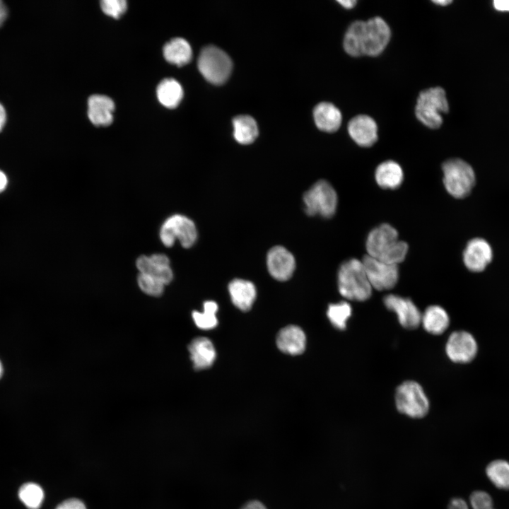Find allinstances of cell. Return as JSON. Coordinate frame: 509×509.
Segmentation results:
<instances>
[{
	"instance_id": "30bf717a",
	"label": "cell",
	"mask_w": 509,
	"mask_h": 509,
	"mask_svg": "<svg viewBox=\"0 0 509 509\" xmlns=\"http://www.w3.org/2000/svg\"><path fill=\"white\" fill-rule=\"evenodd\" d=\"M391 37L389 25L380 16L364 21L363 30V54L377 56L386 47Z\"/></svg>"
},
{
	"instance_id": "5b68a950",
	"label": "cell",
	"mask_w": 509,
	"mask_h": 509,
	"mask_svg": "<svg viewBox=\"0 0 509 509\" xmlns=\"http://www.w3.org/2000/svg\"><path fill=\"white\" fill-rule=\"evenodd\" d=\"M197 62L202 76L215 85L225 83L230 76L233 67L229 56L215 46L204 47L199 54Z\"/></svg>"
},
{
	"instance_id": "d4e9b609",
	"label": "cell",
	"mask_w": 509,
	"mask_h": 509,
	"mask_svg": "<svg viewBox=\"0 0 509 509\" xmlns=\"http://www.w3.org/2000/svg\"><path fill=\"white\" fill-rule=\"evenodd\" d=\"M159 102L168 108H175L181 102L183 90L178 81L173 78L163 79L156 89Z\"/></svg>"
},
{
	"instance_id": "cb8c5ba5",
	"label": "cell",
	"mask_w": 509,
	"mask_h": 509,
	"mask_svg": "<svg viewBox=\"0 0 509 509\" xmlns=\"http://www.w3.org/2000/svg\"><path fill=\"white\" fill-rule=\"evenodd\" d=\"M163 55L168 62L181 66L191 61L192 50L187 40L177 37L165 45Z\"/></svg>"
},
{
	"instance_id": "8992f818",
	"label": "cell",
	"mask_w": 509,
	"mask_h": 509,
	"mask_svg": "<svg viewBox=\"0 0 509 509\" xmlns=\"http://www.w3.org/2000/svg\"><path fill=\"white\" fill-rule=\"evenodd\" d=\"M395 404L401 414L414 419L423 418L429 410V401L422 387L412 380L405 381L397 388Z\"/></svg>"
},
{
	"instance_id": "484cf974",
	"label": "cell",
	"mask_w": 509,
	"mask_h": 509,
	"mask_svg": "<svg viewBox=\"0 0 509 509\" xmlns=\"http://www.w3.org/2000/svg\"><path fill=\"white\" fill-rule=\"evenodd\" d=\"M234 137L241 144L252 143L258 135L255 120L249 115H239L234 118Z\"/></svg>"
},
{
	"instance_id": "7bdbcfd3",
	"label": "cell",
	"mask_w": 509,
	"mask_h": 509,
	"mask_svg": "<svg viewBox=\"0 0 509 509\" xmlns=\"http://www.w3.org/2000/svg\"><path fill=\"white\" fill-rule=\"evenodd\" d=\"M433 2H434L435 4H437L438 5L445 6V5L450 4L452 2V1H450V0H439V1H433Z\"/></svg>"
},
{
	"instance_id": "f546056e",
	"label": "cell",
	"mask_w": 509,
	"mask_h": 509,
	"mask_svg": "<svg viewBox=\"0 0 509 509\" xmlns=\"http://www.w3.org/2000/svg\"><path fill=\"white\" fill-rule=\"evenodd\" d=\"M351 314V306L346 301L329 305L327 312V317L332 324L339 330L346 329L347 320Z\"/></svg>"
},
{
	"instance_id": "74e56055",
	"label": "cell",
	"mask_w": 509,
	"mask_h": 509,
	"mask_svg": "<svg viewBox=\"0 0 509 509\" xmlns=\"http://www.w3.org/2000/svg\"><path fill=\"white\" fill-rule=\"evenodd\" d=\"M496 9L502 11H509V0H496L493 1Z\"/></svg>"
},
{
	"instance_id": "836d02e7",
	"label": "cell",
	"mask_w": 509,
	"mask_h": 509,
	"mask_svg": "<svg viewBox=\"0 0 509 509\" xmlns=\"http://www.w3.org/2000/svg\"><path fill=\"white\" fill-rule=\"evenodd\" d=\"M470 504L472 509H493L492 498L485 491L473 492L470 496Z\"/></svg>"
},
{
	"instance_id": "277c9868",
	"label": "cell",
	"mask_w": 509,
	"mask_h": 509,
	"mask_svg": "<svg viewBox=\"0 0 509 509\" xmlns=\"http://www.w3.org/2000/svg\"><path fill=\"white\" fill-rule=\"evenodd\" d=\"M443 183L447 192L458 199L467 197L475 183L472 168L460 158L450 159L442 166Z\"/></svg>"
},
{
	"instance_id": "3957f363",
	"label": "cell",
	"mask_w": 509,
	"mask_h": 509,
	"mask_svg": "<svg viewBox=\"0 0 509 509\" xmlns=\"http://www.w3.org/2000/svg\"><path fill=\"white\" fill-rule=\"evenodd\" d=\"M448 110V102L443 88L432 87L419 93L415 114L417 119L426 127L431 129L440 127L443 123L441 113H446Z\"/></svg>"
},
{
	"instance_id": "d590c367",
	"label": "cell",
	"mask_w": 509,
	"mask_h": 509,
	"mask_svg": "<svg viewBox=\"0 0 509 509\" xmlns=\"http://www.w3.org/2000/svg\"><path fill=\"white\" fill-rule=\"evenodd\" d=\"M447 509H469V508L463 499L456 498L450 502Z\"/></svg>"
},
{
	"instance_id": "ab89813d",
	"label": "cell",
	"mask_w": 509,
	"mask_h": 509,
	"mask_svg": "<svg viewBox=\"0 0 509 509\" xmlns=\"http://www.w3.org/2000/svg\"><path fill=\"white\" fill-rule=\"evenodd\" d=\"M7 120V114L4 106L0 103V132L3 130Z\"/></svg>"
},
{
	"instance_id": "60d3db41",
	"label": "cell",
	"mask_w": 509,
	"mask_h": 509,
	"mask_svg": "<svg viewBox=\"0 0 509 509\" xmlns=\"http://www.w3.org/2000/svg\"><path fill=\"white\" fill-rule=\"evenodd\" d=\"M8 180L6 175L0 170V193L6 187Z\"/></svg>"
},
{
	"instance_id": "d6a6232c",
	"label": "cell",
	"mask_w": 509,
	"mask_h": 509,
	"mask_svg": "<svg viewBox=\"0 0 509 509\" xmlns=\"http://www.w3.org/2000/svg\"><path fill=\"white\" fill-rule=\"evenodd\" d=\"M100 6L105 14L118 18L126 11L127 5L124 0H103Z\"/></svg>"
},
{
	"instance_id": "e0dca14e",
	"label": "cell",
	"mask_w": 509,
	"mask_h": 509,
	"mask_svg": "<svg viewBox=\"0 0 509 509\" xmlns=\"http://www.w3.org/2000/svg\"><path fill=\"white\" fill-rule=\"evenodd\" d=\"M113 100L107 96L93 95L88 100V116L95 126H107L113 120Z\"/></svg>"
},
{
	"instance_id": "e575fe53",
	"label": "cell",
	"mask_w": 509,
	"mask_h": 509,
	"mask_svg": "<svg viewBox=\"0 0 509 509\" xmlns=\"http://www.w3.org/2000/svg\"><path fill=\"white\" fill-rule=\"evenodd\" d=\"M56 509H86V508L81 501L70 498L61 503Z\"/></svg>"
},
{
	"instance_id": "4fadbf2b",
	"label": "cell",
	"mask_w": 509,
	"mask_h": 509,
	"mask_svg": "<svg viewBox=\"0 0 509 509\" xmlns=\"http://www.w3.org/2000/svg\"><path fill=\"white\" fill-rule=\"evenodd\" d=\"M267 264L272 277L279 281H286L294 272L296 260L287 249L282 246H275L267 254Z\"/></svg>"
},
{
	"instance_id": "9c48e42d",
	"label": "cell",
	"mask_w": 509,
	"mask_h": 509,
	"mask_svg": "<svg viewBox=\"0 0 509 509\" xmlns=\"http://www.w3.org/2000/svg\"><path fill=\"white\" fill-rule=\"evenodd\" d=\"M362 262L373 288L378 291L390 290L397 284L399 278L397 265L385 262L368 255L364 256Z\"/></svg>"
},
{
	"instance_id": "ffe728a7",
	"label": "cell",
	"mask_w": 509,
	"mask_h": 509,
	"mask_svg": "<svg viewBox=\"0 0 509 509\" xmlns=\"http://www.w3.org/2000/svg\"><path fill=\"white\" fill-rule=\"evenodd\" d=\"M228 291L233 303L242 311L250 309L257 295L255 286L252 282L239 279L229 283Z\"/></svg>"
},
{
	"instance_id": "4dcf8cb0",
	"label": "cell",
	"mask_w": 509,
	"mask_h": 509,
	"mask_svg": "<svg viewBox=\"0 0 509 509\" xmlns=\"http://www.w3.org/2000/svg\"><path fill=\"white\" fill-rule=\"evenodd\" d=\"M218 310V305L212 300L206 301L204 304V312H199L194 311L192 313L196 325L202 329H210L214 328L218 320L216 313Z\"/></svg>"
},
{
	"instance_id": "603a6c76",
	"label": "cell",
	"mask_w": 509,
	"mask_h": 509,
	"mask_svg": "<svg viewBox=\"0 0 509 509\" xmlns=\"http://www.w3.org/2000/svg\"><path fill=\"white\" fill-rule=\"evenodd\" d=\"M424 329L432 334H442L448 327L450 318L447 312L439 305L428 307L421 316Z\"/></svg>"
},
{
	"instance_id": "83f0119b",
	"label": "cell",
	"mask_w": 509,
	"mask_h": 509,
	"mask_svg": "<svg viewBox=\"0 0 509 509\" xmlns=\"http://www.w3.org/2000/svg\"><path fill=\"white\" fill-rule=\"evenodd\" d=\"M486 474L498 488L509 489V463L498 460L491 462L486 467Z\"/></svg>"
},
{
	"instance_id": "7a4b0ae2",
	"label": "cell",
	"mask_w": 509,
	"mask_h": 509,
	"mask_svg": "<svg viewBox=\"0 0 509 509\" xmlns=\"http://www.w3.org/2000/svg\"><path fill=\"white\" fill-rule=\"evenodd\" d=\"M338 288L346 299L365 301L372 294V286L362 261L350 259L339 267L337 276Z\"/></svg>"
},
{
	"instance_id": "ac0fdd59",
	"label": "cell",
	"mask_w": 509,
	"mask_h": 509,
	"mask_svg": "<svg viewBox=\"0 0 509 509\" xmlns=\"http://www.w3.org/2000/svg\"><path fill=\"white\" fill-rule=\"evenodd\" d=\"M276 344L281 351L291 355H298L305 350L306 337L299 327L290 325L279 332Z\"/></svg>"
},
{
	"instance_id": "ba28073f",
	"label": "cell",
	"mask_w": 509,
	"mask_h": 509,
	"mask_svg": "<svg viewBox=\"0 0 509 509\" xmlns=\"http://www.w3.org/2000/svg\"><path fill=\"white\" fill-rule=\"evenodd\" d=\"M160 238L164 245L171 247L177 239L185 248L191 247L197 238L194 223L189 218L180 214L169 217L161 226Z\"/></svg>"
},
{
	"instance_id": "6da1fadb",
	"label": "cell",
	"mask_w": 509,
	"mask_h": 509,
	"mask_svg": "<svg viewBox=\"0 0 509 509\" xmlns=\"http://www.w3.org/2000/svg\"><path fill=\"white\" fill-rule=\"evenodd\" d=\"M398 237L397 230L387 223L375 228L366 240L368 255L397 265L404 261L408 252L407 244Z\"/></svg>"
},
{
	"instance_id": "d6986e66",
	"label": "cell",
	"mask_w": 509,
	"mask_h": 509,
	"mask_svg": "<svg viewBox=\"0 0 509 509\" xmlns=\"http://www.w3.org/2000/svg\"><path fill=\"white\" fill-rule=\"evenodd\" d=\"M316 126L322 131L334 132L341 126L342 116L340 110L332 103L322 102L313 110Z\"/></svg>"
},
{
	"instance_id": "b9f144b4",
	"label": "cell",
	"mask_w": 509,
	"mask_h": 509,
	"mask_svg": "<svg viewBox=\"0 0 509 509\" xmlns=\"http://www.w3.org/2000/svg\"><path fill=\"white\" fill-rule=\"evenodd\" d=\"M337 1L346 8H351L353 7L357 3V1L355 0H340Z\"/></svg>"
},
{
	"instance_id": "1f68e13d",
	"label": "cell",
	"mask_w": 509,
	"mask_h": 509,
	"mask_svg": "<svg viewBox=\"0 0 509 509\" xmlns=\"http://www.w3.org/2000/svg\"><path fill=\"white\" fill-rule=\"evenodd\" d=\"M137 281L141 290L148 295L159 296L164 291L165 285L151 276L140 273Z\"/></svg>"
},
{
	"instance_id": "9a60e30c",
	"label": "cell",
	"mask_w": 509,
	"mask_h": 509,
	"mask_svg": "<svg viewBox=\"0 0 509 509\" xmlns=\"http://www.w3.org/2000/svg\"><path fill=\"white\" fill-rule=\"evenodd\" d=\"M136 265L141 274L151 276L164 285L168 284L173 278L170 259L163 254L141 256L137 259Z\"/></svg>"
},
{
	"instance_id": "4316f807",
	"label": "cell",
	"mask_w": 509,
	"mask_h": 509,
	"mask_svg": "<svg viewBox=\"0 0 509 509\" xmlns=\"http://www.w3.org/2000/svg\"><path fill=\"white\" fill-rule=\"evenodd\" d=\"M364 21H355L347 28L344 38L343 46L347 54L353 57L363 54V30Z\"/></svg>"
},
{
	"instance_id": "f1b7e54d",
	"label": "cell",
	"mask_w": 509,
	"mask_h": 509,
	"mask_svg": "<svg viewBox=\"0 0 509 509\" xmlns=\"http://www.w3.org/2000/svg\"><path fill=\"white\" fill-rule=\"evenodd\" d=\"M18 496L28 509H38L44 499V491L38 484L29 482L21 486Z\"/></svg>"
},
{
	"instance_id": "ee69618b",
	"label": "cell",
	"mask_w": 509,
	"mask_h": 509,
	"mask_svg": "<svg viewBox=\"0 0 509 509\" xmlns=\"http://www.w3.org/2000/svg\"><path fill=\"white\" fill-rule=\"evenodd\" d=\"M2 373H3V366H2V364H1V361H0V378H1V376L2 375Z\"/></svg>"
},
{
	"instance_id": "2e32d148",
	"label": "cell",
	"mask_w": 509,
	"mask_h": 509,
	"mask_svg": "<svg viewBox=\"0 0 509 509\" xmlns=\"http://www.w3.org/2000/svg\"><path fill=\"white\" fill-rule=\"evenodd\" d=\"M348 132L351 138L360 146L369 147L378 140V126L368 115H358L348 123Z\"/></svg>"
},
{
	"instance_id": "52a82bcc",
	"label": "cell",
	"mask_w": 509,
	"mask_h": 509,
	"mask_svg": "<svg viewBox=\"0 0 509 509\" xmlns=\"http://www.w3.org/2000/svg\"><path fill=\"white\" fill-rule=\"evenodd\" d=\"M305 213L309 216H332L337 209V194L326 180L315 182L303 197Z\"/></svg>"
},
{
	"instance_id": "f35d334b",
	"label": "cell",
	"mask_w": 509,
	"mask_h": 509,
	"mask_svg": "<svg viewBox=\"0 0 509 509\" xmlns=\"http://www.w3.org/2000/svg\"><path fill=\"white\" fill-rule=\"evenodd\" d=\"M8 8L6 5L0 0V27L4 23L8 17Z\"/></svg>"
},
{
	"instance_id": "44dd1931",
	"label": "cell",
	"mask_w": 509,
	"mask_h": 509,
	"mask_svg": "<svg viewBox=\"0 0 509 509\" xmlns=\"http://www.w3.org/2000/svg\"><path fill=\"white\" fill-rule=\"evenodd\" d=\"M189 351L194 367L197 370L210 367L216 358L215 348L212 342L205 337H198L192 341Z\"/></svg>"
},
{
	"instance_id": "7c38bea8",
	"label": "cell",
	"mask_w": 509,
	"mask_h": 509,
	"mask_svg": "<svg viewBox=\"0 0 509 509\" xmlns=\"http://www.w3.org/2000/svg\"><path fill=\"white\" fill-rule=\"evenodd\" d=\"M385 307L394 312L399 324L405 329H416L421 322V313L409 298L390 294L384 298Z\"/></svg>"
},
{
	"instance_id": "7402d4cb",
	"label": "cell",
	"mask_w": 509,
	"mask_h": 509,
	"mask_svg": "<svg viewBox=\"0 0 509 509\" xmlns=\"http://www.w3.org/2000/svg\"><path fill=\"white\" fill-rule=\"evenodd\" d=\"M375 177L380 187L394 189L402 185L404 174L397 163L389 160L381 163L377 167Z\"/></svg>"
},
{
	"instance_id": "8fae6325",
	"label": "cell",
	"mask_w": 509,
	"mask_h": 509,
	"mask_svg": "<svg viewBox=\"0 0 509 509\" xmlns=\"http://www.w3.org/2000/svg\"><path fill=\"white\" fill-rule=\"evenodd\" d=\"M448 358L453 362L465 363L474 359L477 352V344L474 337L465 331L452 332L445 346Z\"/></svg>"
},
{
	"instance_id": "8d00e7d4",
	"label": "cell",
	"mask_w": 509,
	"mask_h": 509,
	"mask_svg": "<svg viewBox=\"0 0 509 509\" xmlns=\"http://www.w3.org/2000/svg\"><path fill=\"white\" fill-rule=\"evenodd\" d=\"M240 509H267V508L259 501L252 500L245 503Z\"/></svg>"
},
{
	"instance_id": "5bb4252c",
	"label": "cell",
	"mask_w": 509,
	"mask_h": 509,
	"mask_svg": "<svg viewBox=\"0 0 509 509\" xmlns=\"http://www.w3.org/2000/svg\"><path fill=\"white\" fill-rule=\"evenodd\" d=\"M493 252L490 245L482 238H474L467 245L463 260L467 268L474 272L483 271L491 262Z\"/></svg>"
}]
</instances>
